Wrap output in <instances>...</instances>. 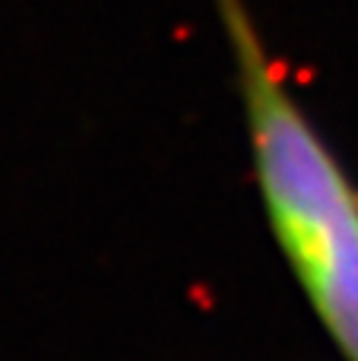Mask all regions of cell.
<instances>
[{"mask_svg":"<svg viewBox=\"0 0 358 361\" xmlns=\"http://www.w3.org/2000/svg\"><path fill=\"white\" fill-rule=\"evenodd\" d=\"M276 247L342 361H358V180L295 99L247 0H216Z\"/></svg>","mask_w":358,"mask_h":361,"instance_id":"6da1fadb","label":"cell"}]
</instances>
